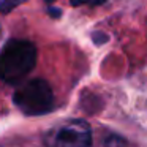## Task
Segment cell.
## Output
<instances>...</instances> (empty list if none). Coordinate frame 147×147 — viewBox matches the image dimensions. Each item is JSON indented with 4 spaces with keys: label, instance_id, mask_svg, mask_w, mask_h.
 I'll return each mask as SVG.
<instances>
[{
    "label": "cell",
    "instance_id": "cell-7",
    "mask_svg": "<svg viewBox=\"0 0 147 147\" xmlns=\"http://www.w3.org/2000/svg\"><path fill=\"white\" fill-rule=\"evenodd\" d=\"M48 14L51 18H60L62 16V11L55 7H48Z\"/></svg>",
    "mask_w": 147,
    "mask_h": 147
},
{
    "label": "cell",
    "instance_id": "cell-6",
    "mask_svg": "<svg viewBox=\"0 0 147 147\" xmlns=\"http://www.w3.org/2000/svg\"><path fill=\"white\" fill-rule=\"evenodd\" d=\"M92 40L96 43V45H103V43H106L109 40V36L105 35L103 32H95V35L92 36Z\"/></svg>",
    "mask_w": 147,
    "mask_h": 147
},
{
    "label": "cell",
    "instance_id": "cell-5",
    "mask_svg": "<svg viewBox=\"0 0 147 147\" xmlns=\"http://www.w3.org/2000/svg\"><path fill=\"white\" fill-rule=\"evenodd\" d=\"M108 0H70V3L73 7H81V5H86V7H100V5L106 3Z\"/></svg>",
    "mask_w": 147,
    "mask_h": 147
},
{
    "label": "cell",
    "instance_id": "cell-1",
    "mask_svg": "<svg viewBox=\"0 0 147 147\" xmlns=\"http://www.w3.org/2000/svg\"><path fill=\"white\" fill-rule=\"evenodd\" d=\"M36 46L29 40H10L0 51V81L19 84L36 65Z\"/></svg>",
    "mask_w": 147,
    "mask_h": 147
},
{
    "label": "cell",
    "instance_id": "cell-4",
    "mask_svg": "<svg viewBox=\"0 0 147 147\" xmlns=\"http://www.w3.org/2000/svg\"><path fill=\"white\" fill-rule=\"evenodd\" d=\"M27 0H0V13L2 14H8L18 7V5L24 3Z\"/></svg>",
    "mask_w": 147,
    "mask_h": 147
},
{
    "label": "cell",
    "instance_id": "cell-8",
    "mask_svg": "<svg viewBox=\"0 0 147 147\" xmlns=\"http://www.w3.org/2000/svg\"><path fill=\"white\" fill-rule=\"evenodd\" d=\"M52 2H54V0H46V3H52Z\"/></svg>",
    "mask_w": 147,
    "mask_h": 147
},
{
    "label": "cell",
    "instance_id": "cell-2",
    "mask_svg": "<svg viewBox=\"0 0 147 147\" xmlns=\"http://www.w3.org/2000/svg\"><path fill=\"white\" fill-rule=\"evenodd\" d=\"M13 103L26 115H43L54 108V93L48 81L38 78L22 84L14 92Z\"/></svg>",
    "mask_w": 147,
    "mask_h": 147
},
{
    "label": "cell",
    "instance_id": "cell-3",
    "mask_svg": "<svg viewBox=\"0 0 147 147\" xmlns=\"http://www.w3.org/2000/svg\"><path fill=\"white\" fill-rule=\"evenodd\" d=\"M57 142L67 146H90L92 144V133L87 123L74 122L73 125L62 128L57 133Z\"/></svg>",
    "mask_w": 147,
    "mask_h": 147
}]
</instances>
